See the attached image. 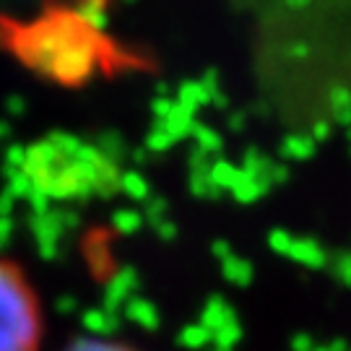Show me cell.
Listing matches in <instances>:
<instances>
[{"instance_id": "6da1fadb", "label": "cell", "mask_w": 351, "mask_h": 351, "mask_svg": "<svg viewBox=\"0 0 351 351\" xmlns=\"http://www.w3.org/2000/svg\"><path fill=\"white\" fill-rule=\"evenodd\" d=\"M39 307L13 265L0 261V351H37Z\"/></svg>"}, {"instance_id": "7a4b0ae2", "label": "cell", "mask_w": 351, "mask_h": 351, "mask_svg": "<svg viewBox=\"0 0 351 351\" xmlns=\"http://www.w3.org/2000/svg\"><path fill=\"white\" fill-rule=\"evenodd\" d=\"M65 351H136L125 346V343H117V341H104V339H84L68 346Z\"/></svg>"}]
</instances>
